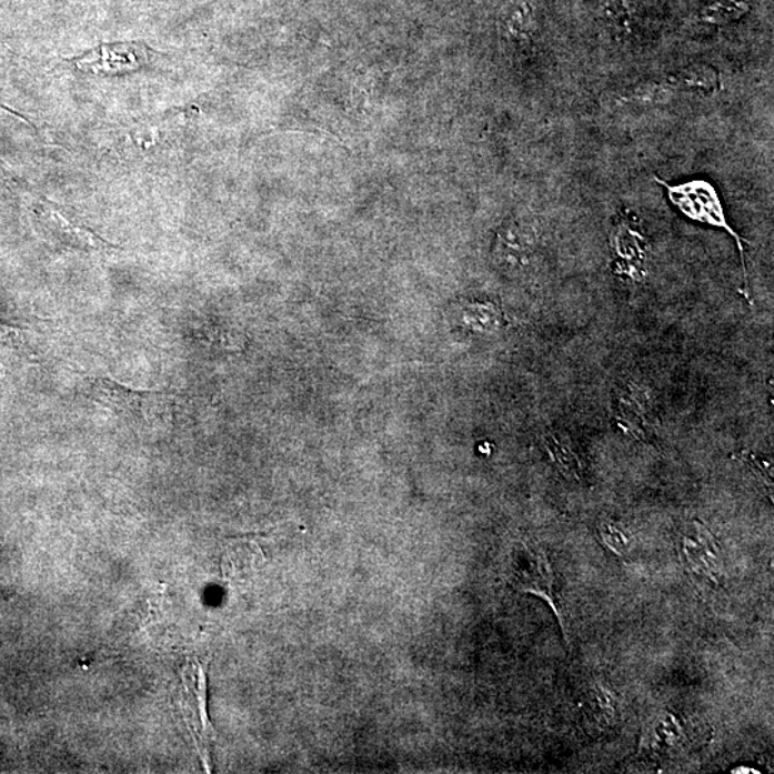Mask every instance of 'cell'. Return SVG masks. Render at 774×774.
<instances>
[{
	"mask_svg": "<svg viewBox=\"0 0 774 774\" xmlns=\"http://www.w3.org/2000/svg\"><path fill=\"white\" fill-rule=\"evenodd\" d=\"M660 184L667 190L669 199L677 207L680 211L688 219L698 221V223L708 224L727 231L730 237L736 241L738 253H741L743 274H744V298L753 304L751 294V284H748L746 254H744L743 239L730 227L724 215L722 202L718 200L716 190L706 181H690L680 185H670L660 181Z\"/></svg>",
	"mask_w": 774,
	"mask_h": 774,
	"instance_id": "cell-1",
	"label": "cell"
},
{
	"mask_svg": "<svg viewBox=\"0 0 774 774\" xmlns=\"http://www.w3.org/2000/svg\"><path fill=\"white\" fill-rule=\"evenodd\" d=\"M90 394L93 402L113 415L135 421H155L170 411L172 403L169 393L138 391L108 378L91 379Z\"/></svg>",
	"mask_w": 774,
	"mask_h": 774,
	"instance_id": "cell-2",
	"label": "cell"
},
{
	"mask_svg": "<svg viewBox=\"0 0 774 774\" xmlns=\"http://www.w3.org/2000/svg\"><path fill=\"white\" fill-rule=\"evenodd\" d=\"M678 556L687 573L710 584H722V549L716 536L703 522L690 521L682 527L678 535Z\"/></svg>",
	"mask_w": 774,
	"mask_h": 774,
	"instance_id": "cell-3",
	"label": "cell"
},
{
	"mask_svg": "<svg viewBox=\"0 0 774 774\" xmlns=\"http://www.w3.org/2000/svg\"><path fill=\"white\" fill-rule=\"evenodd\" d=\"M182 713L189 724L190 732L202 761L209 771V747L214 738V728L211 726L209 710H207V674L204 665L200 662H191L182 670ZM210 772V771H209Z\"/></svg>",
	"mask_w": 774,
	"mask_h": 774,
	"instance_id": "cell-4",
	"label": "cell"
},
{
	"mask_svg": "<svg viewBox=\"0 0 774 774\" xmlns=\"http://www.w3.org/2000/svg\"><path fill=\"white\" fill-rule=\"evenodd\" d=\"M540 249V233L525 219H512L501 225L494 244V260L506 274H525L534 264Z\"/></svg>",
	"mask_w": 774,
	"mask_h": 774,
	"instance_id": "cell-5",
	"label": "cell"
},
{
	"mask_svg": "<svg viewBox=\"0 0 774 774\" xmlns=\"http://www.w3.org/2000/svg\"><path fill=\"white\" fill-rule=\"evenodd\" d=\"M154 51L144 42L105 43L91 49L81 57L71 59L83 72L100 76H125L137 72L150 63Z\"/></svg>",
	"mask_w": 774,
	"mask_h": 774,
	"instance_id": "cell-6",
	"label": "cell"
},
{
	"mask_svg": "<svg viewBox=\"0 0 774 774\" xmlns=\"http://www.w3.org/2000/svg\"><path fill=\"white\" fill-rule=\"evenodd\" d=\"M512 583L521 593L540 596L551 606L566 639L565 620L560 609L559 596L555 593L554 570H552L550 556L544 549L525 546L521 551L514 574H512Z\"/></svg>",
	"mask_w": 774,
	"mask_h": 774,
	"instance_id": "cell-7",
	"label": "cell"
},
{
	"mask_svg": "<svg viewBox=\"0 0 774 774\" xmlns=\"http://www.w3.org/2000/svg\"><path fill=\"white\" fill-rule=\"evenodd\" d=\"M688 746V726L672 710L651 714L641 734L640 752L653 758L677 756Z\"/></svg>",
	"mask_w": 774,
	"mask_h": 774,
	"instance_id": "cell-8",
	"label": "cell"
},
{
	"mask_svg": "<svg viewBox=\"0 0 774 774\" xmlns=\"http://www.w3.org/2000/svg\"><path fill=\"white\" fill-rule=\"evenodd\" d=\"M615 271L625 279L641 283L647 275V239L633 220L621 219L611 237Z\"/></svg>",
	"mask_w": 774,
	"mask_h": 774,
	"instance_id": "cell-9",
	"label": "cell"
},
{
	"mask_svg": "<svg viewBox=\"0 0 774 774\" xmlns=\"http://www.w3.org/2000/svg\"><path fill=\"white\" fill-rule=\"evenodd\" d=\"M620 697L613 687L603 682L590 685L583 700V717L586 730L593 736L609 733L620 722Z\"/></svg>",
	"mask_w": 774,
	"mask_h": 774,
	"instance_id": "cell-10",
	"label": "cell"
},
{
	"mask_svg": "<svg viewBox=\"0 0 774 774\" xmlns=\"http://www.w3.org/2000/svg\"><path fill=\"white\" fill-rule=\"evenodd\" d=\"M47 215L49 231H51L53 239H56L58 243H61L63 248L96 251V253H103V251L118 249L117 245L108 243L102 237L93 233L88 227L72 223V221H69L66 215L59 213L56 209L49 210Z\"/></svg>",
	"mask_w": 774,
	"mask_h": 774,
	"instance_id": "cell-11",
	"label": "cell"
},
{
	"mask_svg": "<svg viewBox=\"0 0 774 774\" xmlns=\"http://www.w3.org/2000/svg\"><path fill=\"white\" fill-rule=\"evenodd\" d=\"M542 450L551 466L566 481L584 482V463L569 438L560 432H549L542 438Z\"/></svg>",
	"mask_w": 774,
	"mask_h": 774,
	"instance_id": "cell-12",
	"label": "cell"
},
{
	"mask_svg": "<svg viewBox=\"0 0 774 774\" xmlns=\"http://www.w3.org/2000/svg\"><path fill=\"white\" fill-rule=\"evenodd\" d=\"M497 28L505 41L525 46L535 33V14L526 0H510L500 12Z\"/></svg>",
	"mask_w": 774,
	"mask_h": 774,
	"instance_id": "cell-13",
	"label": "cell"
},
{
	"mask_svg": "<svg viewBox=\"0 0 774 774\" xmlns=\"http://www.w3.org/2000/svg\"><path fill=\"white\" fill-rule=\"evenodd\" d=\"M665 81L670 83L675 93L685 92L708 98L716 96L722 90V79H720L717 69L707 66V63H696V66L680 69Z\"/></svg>",
	"mask_w": 774,
	"mask_h": 774,
	"instance_id": "cell-14",
	"label": "cell"
},
{
	"mask_svg": "<svg viewBox=\"0 0 774 774\" xmlns=\"http://www.w3.org/2000/svg\"><path fill=\"white\" fill-rule=\"evenodd\" d=\"M637 12V0H600L599 14L605 27L617 34L630 33Z\"/></svg>",
	"mask_w": 774,
	"mask_h": 774,
	"instance_id": "cell-15",
	"label": "cell"
},
{
	"mask_svg": "<svg viewBox=\"0 0 774 774\" xmlns=\"http://www.w3.org/2000/svg\"><path fill=\"white\" fill-rule=\"evenodd\" d=\"M677 96L667 81H649L640 83L624 96L619 97V102L627 105L657 107L665 105Z\"/></svg>",
	"mask_w": 774,
	"mask_h": 774,
	"instance_id": "cell-16",
	"label": "cell"
},
{
	"mask_svg": "<svg viewBox=\"0 0 774 774\" xmlns=\"http://www.w3.org/2000/svg\"><path fill=\"white\" fill-rule=\"evenodd\" d=\"M753 0H712L700 11L703 23L722 27L738 21L751 12Z\"/></svg>",
	"mask_w": 774,
	"mask_h": 774,
	"instance_id": "cell-17",
	"label": "cell"
},
{
	"mask_svg": "<svg viewBox=\"0 0 774 774\" xmlns=\"http://www.w3.org/2000/svg\"><path fill=\"white\" fill-rule=\"evenodd\" d=\"M501 310L492 303H470L462 313V323L475 333H494L502 328Z\"/></svg>",
	"mask_w": 774,
	"mask_h": 774,
	"instance_id": "cell-18",
	"label": "cell"
},
{
	"mask_svg": "<svg viewBox=\"0 0 774 774\" xmlns=\"http://www.w3.org/2000/svg\"><path fill=\"white\" fill-rule=\"evenodd\" d=\"M599 539L606 550L617 556H625L631 551V536L617 522L605 520L600 522Z\"/></svg>",
	"mask_w": 774,
	"mask_h": 774,
	"instance_id": "cell-19",
	"label": "cell"
},
{
	"mask_svg": "<svg viewBox=\"0 0 774 774\" xmlns=\"http://www.w3.org/2000/svg\"><path fill=\"white\" fill-rule=\"evenodd\" d=\"M737 458L743 463H746L752 471L756 472L757 476L773 491V465L771 461L764 460V458L754 455V453L751 452H743L741 455H737Z\"/></svg>",
	"mask_w": 774,
	"mask_h": 774,
	"instance_id": "cell-20",
	"label": "cell"
}]
</instances>
